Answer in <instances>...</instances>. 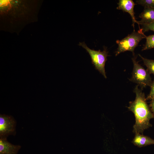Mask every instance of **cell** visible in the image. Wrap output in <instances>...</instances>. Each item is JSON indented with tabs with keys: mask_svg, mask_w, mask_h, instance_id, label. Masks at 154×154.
<instances>
[{
	"mask_svg": "<svg viewBox=\"0 0 154 154\" xmlns=\"http://www.w3.org/2000/svg\"><path fill=\"white\" fill-rule=\"evenodd\" d=\"M138 55L142 59L148 72L150 74H152L154 75V60L147 59L143 57L139 54Z\"/></svg>",
	"mask_w": 154,
	"mask_h": 154,
	"instance_id": "30bf717a",
	"label": "cell"
},
{
	"mask_svg": "<svg viewBox=\"0 0 154 154\" xmlns=\"http://www.w3.org/2000/svg\"><path fill=\"white\" fill-rule=\"evenodd\" d=\"M136 85L133 91L135 94V100L129 102L127 108L135 116V122L133 126V132L135 134L143 133L144 131L152 126L150 119L154 118L146 102L144 93Z\"/></svg>",
	"mask_w": 154,
	"mask_h": 154,
	"instance_id": "6da1fadb",
	"label": "cell"
},
{
	"mask_svg": "<svg viewBox=\"0 0 154 154\" xmlns=\"http://www.w3.org/2000/svg\"><path fill=\"white\" fill-rule=\"evenodd\" d=\"M132 143L135 146L141 147L154 144V139L148 136L137 133L135 134Z\"/></svg>",
	"mask_w": 154,
	"mask_h": 154,
	"instance_id": "ba28073f",
	"label": "cell"
},
{
	"mask_svg": "<svg viewBox=\"0 0 154 154\" xmlns=\"http://www.w3.org/2000/svg\"><path fill=\"white\" fill-rule=\"evenodd\" d=\"M118 6L117 9L129 13L131 17L132 20V25L134 28L135 23L139 24L138 21L136 20L134 15V7L135 3L132 0H119L118 3Z\"/></svg>",
	"mask_w": 154,
	"mask_h": 154,
	"instance_id": "52a82bcc",
	"label": "cell"
},
{
	"mask_svg": "<svg viewBox=\"0 0 154 154\" xmlns=\"http://www.w3.org/2000/svg\"><path fill=\"white\" fill-rule=\"evenodd\" d=\"M151 90L150 93L149 95L146 98L147 100H152L154 99V80L150 86Z\"/></svg>",
	"mask_w": 154,
	"mask_h": 154,
	"instance_id": "5bb4252c",
	"label": "cell"
},
{
	"mask_svg": "<svg viewBox=\"0 0 154 154\" xmlns=\"http://www.w3.org/2000/svg\"><path fill=\"white\" fill-rule=\"evenodd\" d=\"M21 148L19 145H14L8 142L6 137H0V154H17Z\"/></svg>",
	"mask_w": 154,
	"mask_h": 154,
	"instance_id": "8992f818",
	"label": "cell"
},
{
	"mask_svg": "<svg viewBox=\"0 0 154 154\" xmlns=\"http://www.w3.org/2000/svg\"><path fill=\"white\" fill-rule=\"evenodd\" d=\"M142 28L143 33L149 31L150 30L154 31V21L149 23H142Z\"/></svg>",
	"mask_w": 154,
	"mask_h": 154,
	"instance_id": "4fadbf2b",
	"label": "cell"
},
{
	"mask_svg": "<svg viewBox=\"0 0 154 154\" xmlns=\"http://www.w3.org/2000/svg\"><path fill=\"white\" fill-rule=\"evenodd\" d=\"M146 42L142 50L154 48V35L145 37Z\"/></svg>",
	"mask_w": 154,
	"mask_h": 154,
	"instance_id": "8fae6325",
	"label": "cell"
},
{
	"mask_svg": "<svg viewBox=\"0 0 154 154\" xmlns=\"http://www.w3.org/2000/svg\"><path fill=\"white\" fill-rule=\"evenodd\" d=\"M15 2H16V3H17V2H18L17 1H16Z\"/></svg>",
	"mask_w": 154,
	"mask_h": 154,
	"instance_id": "2e32d148",
	"label": "cell"
},
{
	"mask_svg": "<svg viewBox=\"0 0 154 154\" xmlns=\"http://www.w3.org/2000/svg\"><path fill=\"white\" fill-rule=\"evenodd\" d=\"M149 107L150 108L151 111L154 116V99L151 100Z\"/></svg>",
	"mask_w": 154,
	"mask_h": 154,
	"instance_id": "9a60e30c",
	"label": "cell"
},
{
	"mask_svg": "<svg viewBox=\"0 0 154 154\" xmlns=\"http://www.w3.org/2000/svg\"><path fill=\"white\" fill-rule=\"evenodd\" d=\"M141 19L138 21L139 26L142 23H151L154 21V9L145 8L143 11L139 15Z\"/></svg>",
	"mask_w": 154,
	"mask_h": 154,
	"instance_id": "9c48e42d",
	"label": "cell"
},
{
	"mask_svg": "<svg viewBox=\"0 0 154 154\" xmlns=\"http://www.w3.org/2000/svg\"><path fill=\"white\" fill-rule=\"evenodd\" d=\"M136 2L145 8L154 9V0H138Z\"/></svg>",
	"mask_w": 154,
	"mask_h": 154,
	"instance_id": "7c38bea8",
	"label": "cell"
},
{
	"mask_svg": "<svg viewBox=\"0 0 154 154\" xmlns=\"http://www.w3.org/2000/svg\"><path fill=\"white\" fill-rule=\"evenodd\" d=\"M145 37L141 29L137 32L134 31L121 40H117L116 43L118 45V47L116 52V56L127 51L131 52L134 54L135 48L140 41L145 38Z\"/></svg>",
	"mask_w": 154,
	"mask_h": 154,
	"instance_id": "7a4b0ae2",
	"label": "cell"
},
{
	"mask_svg": "<svg viewBox=\"0 0 154 154\" xmlns=\"http://www.w3.org/2000/svg\"><path fill=\"white\" fill-rule=\"evenodd\" d=\"M132 60L133 67L130 80L137 83L141 88L150 86L153 81L149 73L138 63L135 57Z\"/></svg>",
	"mask_w": 154,
	"mask_h": 154,
	"instance_id": "277c9868",
	"label": "cell"
},
{
	"mask_svg": "<svg viewBox=\"0 0 154 154\" xmlns=\"http://www.w3.org/2000/svg\"><path fill=\"white\" fill-rule=\"evenodd\" d=\"M16 122L11 116L0 115V137H6L16 133Z\"/></svg>",
	"mask_w": 154,
	"mask_h": 154,
	"instance_id": "5b68a950",
	"label": "cell"
},
{
	"mask_svg": "<svg viewBox=\"0 0 154 154\" xmlns=\"http://www.w3.org/2000/svg\"><path fill=\"white\" fill-rule=\"evenodd\" d=\"M79 45L85 49L89 53L91 58L92 63L95 69L106 78L105 66L107 60V57L108 56V52L106 48L104 47L103 51H101L100 50L97 51L90 48L84 42H80Z\"/></svg>",
	"mask_w": 154,
	"mask_h": 154,
	"instance_id": "3957f363",
	"label": "cell"
}]
</instances>
